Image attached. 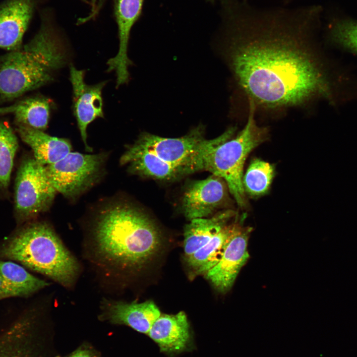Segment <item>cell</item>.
<instances>
[{
  "instance_id": "cell-8",
  "label": "cell",
  "mask_w": 357,
  "mask_h": 357,
  "mask_svg": "<svg viewBox=\"0 0 357 357\" xmlns=\"http://www.w3.org/2000/svg\"><path fill=\"white\" fill-rule=\"evenodd\" d=\"M208 140L205 138V127L199 124L185 135L177 138L143 132L134 144L154 153L163 161L180 168L184 176L188 175L192 161Z\"/></svg>"
},
{
  "instance_id": "cell-19",
  "label": "cell",
  "mask_w": 357,
  "mask_h": 357,
  "mask_svg": "<svg viewBox=\"0 0 357 357\" xmlns=\"http://www.w3.org/2000/svg\"><path fill=\"white\" fill-rule=\"evenodd\" d=\"M51 102L43 96L25 98L6 107L0 108V115L12 114L16 124H21L44 131L47 128Z\"/></svg>"
},
{
  "instance_id": "cell-7",
  "label": "cell",
  "mask_w": 357,
  "mask_h": 357,
  "mask_svg": "<svg viewBox=\"0 0 357 357\" xmlns=\"http://www.w3.org/2000/svg\"><path fill=\"white\" fill-rule=\"evenodd\" d=\"M57 191L46 166L34 157L25 159L18 170L14 187V207L17 220H30L47 211Z\"/></svg>"
},
{
  "instance_id": "cell-9",
  "label": "cell",
  "mask_w": 357,
  "mask_h": 357,
  "mask_svg": "<svg viewBox=\"0 0 357 357\" xmlns=\"http://www.w3.org/2000/svg\"><path fill=\"white\" fill-rule=\"evenodd\" d=\"M228 190L225 181L213 174L205 179L191 181L182 197L184 215L189 221L209 216L230 204Z\"/></svg>"
},
{
  "instance_id": "cell-30",
  "label": "cell",
  "mask_w": 357,
  "mask_h": 357,
  "mask_svg": "<svg viewBox=\"0 0 357 357\" xmlns=\"http://www.w3.org/2000/svg\"><path fill=\"white\" fill-rule=\"evenodd\" d=\"M206 0L207 1H208V2H214L216 0Z\"/></svg>"
},
{
  "instance_id": "cell-23",
  "label": "cell",
  "mask_w": 357,
  "mask_h": 357,
  "mask_svg": "<svg viewBox=\"0 0 357 357\" xmlns=\"http://www.w3.org/2000/svg\"><path fill=\"white\" fill-rule=\"evenodd\" d=\"M18 147L17 137L7 124L0 121V188L9 185L14 159Z\"/></svg>"
},
{
  "instance_id": "cell-24",
  "label": "cell",
  "mask_w": 357,
  "mask_h": 357,
  "mask_svg": "<svg viewBox=\"0 0 357 357\" xmlns=\"http://www.w3.org/2000/svg\"><path fill=\"white\" fill-rule=\"evenodd\" d=\"M334 39L344 47L357 53V22L337 24L333 30Z\"/></svg>"
},
{
  "instance_id": "cell-2",
  "label": "cell",
  "mask_w": 357,
  "mask_h": 357,
  "mask_svg": "<svg viewBox=\"0 0 357 357\" xmlns=\"http://www.w3.org/2000/svg\"><path fill=\"white\" fill-rule=\"evenodd\" d=\"M96 250L105 261L122 270H138L150 262L162 244L151 219L137 207L114 202L99 212L93 228Z\"/></svg>"
},
{
  "instance_id": "cell-22",
  "label": "cell",
  "mask_w": 357,
  "mask_h": 357,
  "mask_svg": "<svg viewBox=\"0 0 357 357\" xmlns=\"http://www.w3.org/2000/svg\"><path fill=\"white\" fill-rule=\"evenodd\" d=\"M275 175L274 167L270 163L258 158L251 160L242 178L244 192L252 197L266 194Z\"/></svg>"
},
{
  "instance_id": "cell-6",
  "label": "cell",
  "mask_w": 357,
  "mask_h": 357,
  "mask_svg": "<svg viewBox=\"0 0 357 357\" xmlns=\"http://www.w3.org/2000/svg\"><path fill=\"white\" fill-rule=\"evenodd\" d=\"M107 154L70 152L58 162L46 166L57 192L74 199L94 186L103 175Z\"/></svg>"
},
{
  "instance_id": "cell-10",
  "label": "cell",
  "mask_w": 357,
  "mask_h": 357,
  "mask_svg": "<svg viewBox=\"0 0 357 357\" xmlns=\"http://www.w3.org/2000/svg\"><path fill=\"white\" fill-rule=\"evenodd\" d=\"M251 229L238 223L218 263L206 274V278L220 292H227L249 255L247 242Z\"/></svg>"
},
{
  "instance_id": "cell-28",
  "label": "cell",
  "mask_w": 357,
  "mask_h": 357,
  "mask_svg": "<svg viewBox=\"0 0 357 357\" xmlns=\"http://www.w3.org/2000/svg\"><path fill=\"white\" fill-rule=\"evenodd\" d=\"M91 0V9L90 12V13L93 12L94 10L95 9L98 0Z\"/></svg>"
},
{
  "instance_id": "cell-5",
  "label": "cell",
  "mask_w": 357,
  "mask_h": 357,
  "mask_svg": "<svg viewBox=\"0 0 357 357\" xmlns=\"http://www.w3.org/2000/svg\"><path fill=\"white\" fill-rule=\"evenodd\" d=\"M249 112L246 123L234 138L215 145L205 153L200 171H207L222 178L229 191L241 208L247 206L242 178L245 161L249 154L266 140L269 130L259 126L255 119L256 108L248 100Z\"/></svg>"
},
{
  "instance_id": "cell-31",
  "label": "cell",
  "mask_w": 357,
  "mask_h": 357,
  "mask_svg": "<svg viewBox=\"0 0 357 357\" xmlns=\"http://www.w3.org/2000/svg\"><path fill=\"white\" fill-rule=\"evenodd\" d=\"M1 298H2L1 296L0 295V299H1Z\"/></svg>"
},
{
  "instance_id": "cell-20",
  "label": "cell",
  "mask_w": 357,
  "mask_h": 357,
  "mask_svg": "<svg viewBox=\"0 0 357 357\" xmlns=\"http://www.w3.org/2000/svg\"><path fill=\"white\" fill-rule=\"evenodd\" d=\"M238 223L228 224L192 255L186 258L197 275H205L220 261Z\"/></svg>"
},
{
  "instance_id": "cell-11",
  "label": "cell",
  "mask_w": 357,
  "mask_h": 357,
  "mask_svg": "<svg viewBox=\"0 0 357 357\" xmlns=\"http://www.w3.org/2000/svg\"><path fill=\"white\" fill-rule=\"evenodd\" d=\"M84 71L70 66V80L73 89V112L83 143L87 149L88 125L98 118H103L102 90L105 82L89 85L84 79Z\"/></svg>"
},
{
  "instance_id": "cell-17",
  "label": "cell",
  "mask_w": 357,
  "mask_h": 357,
  "mask_svg": "<svg viewBox=\"0 0 357 357\" xmlns=\"http://www.w3.org/2000/svg\"><path fill=\"white\" fill-rule=\"evenodd\" d=\"M16 125L21 139L32 149L34 158L44 166L58 162L71 151V145L66 139L52 136L27 126Z\"/></svg>"
},
{
  "instance_id": "cell-1",
  "label": "cell",
  "mask_w": 357,
  "mask_h": 357,
  "mask_svg": "<svg viewBox=\"0 0 357 357\" xmlns=\"http://www.w3.org/2000/svg\"><path fill=\"white\" fill-rule=\"evenodd\" d=\"M226 57L248 100L265 109L305 105L324 83L312 49L319 8L220 0Z\"/></svg>"
},
{
  "instance_id": "cell-18",
  "label": "cell",
  "mask_w": 357,
  "mask_h": 357,
  "mask_svg": "<svg viewBox=\"0 0 357 357\" xmlns=\"http://www.w3.org/2000/svg\"><path fill=\"white\" fill-rule=\"evenodd\" d=\"M235 215L232 210L221 212L210 218L190 220L184 229L183 248L186 258L206 244Z\"/></svg>"
},
{
  "instance_id": "cell-25",
  "label": "cell",
  "mask_w": 357,
  "mask_h": 357,
  "mask_svg": "<svg viewBox=\"0 0 357 357\" xmlns=\"http://www.w3.org/2000/svg\"><path fill=\"white\" fill-rule=\"evenodd\" d=\"M0 295L2 298L19 296L14 290L0 274Z\"/></svg>"
},
{
  "instance_id": "cell-27",
  "label": "cell",
  "mask_w": 357,
  "mask_h": 357,
  "mask_svg": "<svg viewBox=\"0 0 357 357\" xmlns=\"http://www.w3.org/2000/svg\"><path fill=\"white\" fill-rule=\"evenodd\" d=\"M69 357H95L88 350H80L72 354Z\"/></svg>"
},
{
  "instance_id": "cell-29",
  "label": "cell",
  "mask_w": 357,
  "mask_h": 357,
  "mask_svg": "<svg viewBox=\"0 0 357 357\" xmlns=\"http://www.w3.org/2000/svg\"><path fill=\"white\" fill-rule=\"evenodd\" d=\"M82 0V1H83V2H85V3H89V2L88 1V0Z\"/></svg>"
},
{
  "instance_id": "cell-3",
  "label": "cell",
  "mask_w": 357,
  "mask_h": 357,
  "mask_svg": "<svg viewBox=\"0 0 357 357\" xmlns=\"http://www.w3.org/2000/svg\"><path fill=\"white\" fill-rule=\"evenodd\" d=\"M61 39L45 17L33 38L0 59V99L10 101L54 80L65 63Z\"/></svg>"
},
{
  "instance_id": "cell-21",
  "label": "cell",
  "mask_w": 357,
  "mask_h": 357,
  "mask_svg": "<svg viewBox=\"0 0 357 357\" xmlns=\"http://www.w3.org/2000/svg\"><path fill=\"white\" fill-rule=\"evenodd\" d=\"M0 274L19 296H28L49 285L44 280L31 275L23 267L11 261L0 260Z\"/></svg>"
},
{
  "instance_id": "cell-12",
  "label": "cell",
  "mask_w": 357,
  "mask_h": 357,
  "mask_svg": "<svg viewBox=\"0 0 357 357\" xmlns=\"http://www.w3.org/2000/svg\"><path fill=\"white\" fill-rule=\"evenodd\" d=\"M144 0H116L115 14L118 25L119 47L116 56L107 61L108 71H114L117 87L127 83L129 80L128 66L131 61L128 57L129 38L133 25L139 18Z\"/></svg>"
},
{
  "instance_id": "cell-13",
  "label": "cell",
  "mask_w": 357,
  "mask_h": 357,
  "mask_svg": "<svg viewBox=\"0 0 357 357\" xmlns=\"http://www.w3.org/2000/svg\"><path fill=\"white\" fill-rule=\"evenodd\" d=\"M35 6V0H4L0 3V48L12 51L22 47Z\"/></svg>"
},
{
  "instance_id": "cell-26",
  "label": "cell",
  "mask_w": 357,
  "mask_h": 357,
  "mask_svg": "<svg viewBox=\"0 0 357 357\" xmlns=\"http://www.w3.org/2000/svg\"><path fill=\"white\" fill-rule=\"evenodd\" d=\"M106 0H98L96 7L94 11L89 13L86 16L79 18L78 20V24H82L94 18L99 13L102 8Z\"/></svg>"
},
{
  "instance_id": "cell-15",
  "label": "cell",
  "mask_w": 357,
  "mask_h": 357,
  "mask_svg": "<svg viewBox=\"0 0 357 357\" xmlns=\"http://www.w3.org/2000/svg\"><path fill=\"white\" fill-rule=\"evenodd\" d=\"M133 174L160 180H171L183 176L182 169L171 165L154 153L135 144L128 147L120 158Z\"/></svg>"
},
{
  "instance_id": "cell-16",
  "label": "cell",
  "mask_w": 357,
  "mask_h": 357,
  "mask_svg": "<svg viewBox=\"0 0 357 357\" xmlns=\"http://www.w3.org/2000/svg\"><path fill=\"white\" fill-rule=\"evenodd\" d=\"M147 334L163 352H175L183 350L190 337L185 313L180 311L176 314H161Z\"/></svg>"
},
{
  "instance_id": "cell-14",
  "label": "cell",
  "mask_w": 357,
  "mask_h": 357,
  "mask_svg": "<svg viewBox=\"0 0 357 357\" xmlns=\"http://www.w3.org/2000/svg\"><path fill=\"white\" fill-rule=\"evenodd\" d=\"M103 305L105 315L111 322L129 326L145 334H148L161 314L159 308L152 300L140 303L107 300Z\"/></svg>"
},
{
  "instance_id": "cell-4",
  "label": "cell",
  "mask_w": 357,
  "mask_h": 357,
  "mask_svg": "<svg viewBox=\"0 0 357 357\" xmlns=\"http://www.w3.org/2000/svg\"><path fill=\"white\" fill-rule=\"evenodd\" d=\"M0 253L67 288L73 285L79 271L76 258L52 227L43 222L17 231L4 242Z\"/></svg>"
}]
</instances>
